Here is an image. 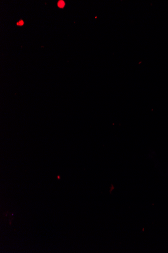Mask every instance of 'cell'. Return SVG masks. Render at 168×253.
Wrapping results in <instances>:
<instances>
[{"label":"cell","instance_id":"1","mask_svg":"<svg viewBox=\"0 0 168 253\" xmlns=\"http://www.w3.org/2000/svg\"><path fill=\"white\" fill-rule=\"evenodd\" d=\"M65 5V3L63 1H60L58 3V6L60 8H63Z\"/></svg>","mask_w":168,"mask_h":253},{"label":"cell","instance_id":"2","mask_svg":"<svg viewBox=\"0 0 168 253\" xmlns=\"http://www.w3.org/2000/svg\"><path fill=\"white\" fill-rule=\"evenodd\" d=\"M23 24H24V22H23V21H22V20H21V21H19V22H18L17 23V25H18V26H23Z\"/></svg>","mask_w":168,"mask_h":253}]
</instances>
